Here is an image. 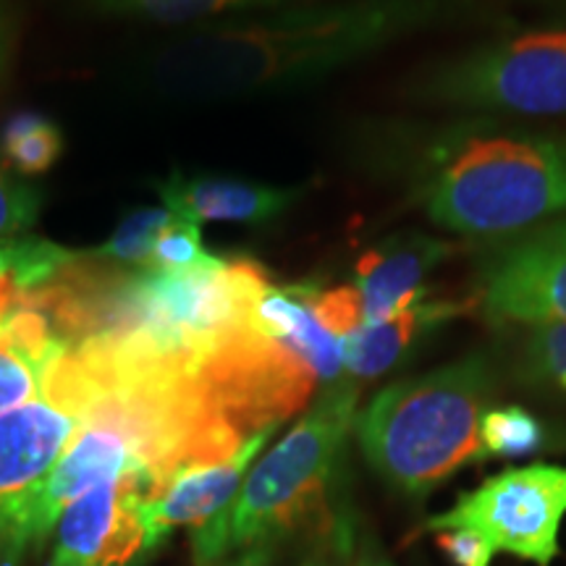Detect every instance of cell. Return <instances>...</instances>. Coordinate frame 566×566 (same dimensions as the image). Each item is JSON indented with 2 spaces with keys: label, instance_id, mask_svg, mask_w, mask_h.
Masks as SVG:
<instances>
[{
  "label": "cell",
  "instance_id": "cell-1",
  "mask_svg": "<svg viewBox=\"0 0 566 566\" xmlns=\"http://www.w3.org/2000/svg\"><path fill=\"white\" fill-rule=\"evenodd\" d=\"M472 0H338L286 6L263 17L197 27L153 53V90L181 101H221L294 90L443 24Z\"/></svg>",
  "mask_w": 566,
  "mask_h": 566
},
{
  "label": "cell",
  "instance_id": "cell-2",
  "mask_svg": "<svg viewBox=\"0 0 566 566\" xmlns=\"http://www.w3.org/2000/svg\"><path fill=\"white\" fill-rule=\"evenodd\" d=\"M412 192L438 229L504 242L566 218V134L457 124L417 155Z\"/></svg>",
  "mask_w": 566,
  "mask_h": 566
},
{
  "label": "cell",
  "instance_id": "cell-3",
  "mask_svg": "<svg viewBox=\"0 0 566 566\" xmlns=\"http://www.w3.org/2000/svg\"><path fill=\"white\" fill-rule=\"evenodd\" d=\"M493 396L483 354L396 380L357 415L359 449L388 485L424 495L459 470L488 459L480 422Z\"/></svg>",
  "mask_w": 566,
  "mask_h": 566
},
{
  "label": "cell",
  "instance_id": "cell-4",
  "mask_svg": "<svg viewBox=\"0 0 566 566\" xmlns=\"http://www.w3.org/2000/svg\"><path fill=\"white\" fill-rule=\"evenodd\" d=\"M357 399L354 380L323 388L307 415L252 464L231 506L197 527V562L218 564L233 551L265 546L321 512L357 424Z\"/></svg>",
  "mask_w": 566,
  "mask_h": 566
},
{
  "label": "cell",
  "instance_id": "cell-5",
  "mask_svg": "<svg viewBox=\"0 0 566 566\" xmlns=\"http://www.w3.org/2000/svg\"><path fill=\"white\" fill-rule=\"evenodd\" d=\"M415 101L522 118L566 116V27L485 40L417 80Z\"/></svg>",
  "mask_w": 566,
  "mask_h": 566
},
{
  "label": "cell",
  "instance_id": "cell-6",
  "mask_svg": "<svg viewBox=\"0 0 566 566\" xmlns=\"http://www.w3.org/2000/svg\"><path fill=\"white\" fill-rule=\"evenodd\" d=\"M92 391V367L71 344L42 394L0 415V541L9 546L19 514L82 428Z\"/></svg>",
  "mask_w": 566,
  "mask_h": 566
},
{
  "label": "cell",
  "instance_id": "cell-7",
  "mask_svg": "<svg viewBox=\"0 0 566 566\" xmlns=\"http://www.w3.org/2000/svg\"><path fill=\"white\" fill-rule=\"evenodd\" d=\"M566 516V464L512 467L464 493L449 512L430 516L424 530L470 527L504 554L551 566Z\"/></svg>",
  "mask_w": 566,
  "mask_h": 566
},
{
  "label": "cell",
  "instance_id": "cell-8",
  "mask_svg": "<svg viewBox=\"0 0 566 566\" xmlns=\"http://www.w3.org/2000/svg\"><path fill=\"white\" fill-rule=\"evenodd\" d=\"M478 302L499 325L566 323V218L488 247Z\"/></svg>",
  "mask_w": 566,
  "mask_h": 566
},
{
  "label": "cell",
  "instance_id": "cell-9",
  "mask_svg": "<svg viewBox=\"0 0 566 566\" xmlns=\"http://www.w3.org/2000/svg\"><path fill=\"white\" fill-rule=\"evenodd\" d=\"M147 475H126L82 493L63 509L51 566H132L153 551L145 501Z\"/></svg>",
  "mask_w": 566,
  "mask_h": 566
},
{
  "label": "cell",
  "instance_id": "cell-10",
  "mask_svg": "<svg viewBox=\"0 0 566 566\" xmlns=\"http://www.w3.org/2000/svg\"><path fill=\"white\" fill-rule=\"evenodd\" d=\"M273 430L275 428H268L250 436L229 457L181 467L176 475L168 478L160 491L145 501V520L150 527L153 546H158L176 527H202L212 516L226 512L242 491L247 472L258 462V454Z\"/></svg>",
  "mask_w": 566,
  "mask_h": 566
},
{
  "label": "cell",
  "instance_id": "cell-11",
  "mask_svg": "<svg viewBox=\"0 0 566 566\" xmlns=\"http://www.w3.org/2000/svg\"><path fill=\"white\" fill-rule=\"evenodd\" d=\"M163 208L192 223L268 226L292 210L304 189L271 187L237 176L171 174L153 184Z\"/></svg>",
  "mask_w": 566,
  "mask_h": 566
},
{
  "label": "cell",
  "instance_id": "cell-12",
  "mask_svg": "<svg viewBox=\"0 0 566 566\" xmlns=\"http://www.w3.org/2000/svg\"><path fill=\"white\" fill-rule=\"evenodd\" d=\"M451 254V247L424 233H399L367 250L354 265L365 325L388 321L424 296V279Z\"/></svg>",
  "mask_w": 566,
  "mask_h": 566
},
{
  "label": "cell",
  "instance_id": "cell-13",
  "mask_svg": "<svg viewBox=\"0 0 566 566\" xmlns=\"http://www.w3.org/2000/svg\"><path fill=\"white\" fill-rule=\"evenodd\" d=\"M71 344L40 296L19 310L0 328V415L40 396L48 373Z\"/></svg>",
  "mask_w": 566,
  "mask_h": 566
},
{
  "label": "cell",
  "instance_id": "cell-14",
  "mask_svg": "<svg viewBox=\"0 0 566 566\" xmlns=\"http://www.w3.org/2000/svg\"><path fill=\"white\" fill-rule=\"evenodd\" d=\"M464 313L459 302H430L428 296L409 304L388 321L363 325L344 338V373L352 378H378L399 365L424 336L443 328Z\"/></svg>",
  "mask_w": 566,
  "mask_h": 566
},
{
  "label": "cell",
  "instance_id": "cell-15",
  "mask_svg": "<svg viewBox=\"0 0 566 566\" xmlns=\"http://www.w3.org/2000/svg\"><path fill=\"white\" fill-rule=\"evenodd\" d=\"M76 252L38 237H17L0 242V328L19 310L30 307L66 268Z\"/></svg>",
  "mask_w": 566,
  "mask_h": 566
},
{
  "label": "cell",
  "instance_id": "cell-16",
  "mask_svg": "<svg viewBox=\"0 0 566 566\" xmlns=\"http://www.w3.org/2000/svg\"><path fill=\"white\" fill-rule=\"evenodd\" d=\"M300 0H84V9L105 19H137L153 24H197L226 13H260L296 6Z\"/></svg>",
  "mask_w": 566,
  "mask_h": 566
},
{
  "label": "cell",
  "instance_id": "cell-17",
  "mask_svg": "<svg viewBox=\"0 0 566 566\" xmlns=\"http://www.w3.org/2000/svg\"><path fill=\"white\" fill-rule=\"evenodd\" d=\"M63 155V132L40 111H19L0 126V160L19 179H38Z\"/></svg>",
  "mask_w": 566,
  "mask_h": 566
},
{
  "label": "cell",
  "instance_id": "cell-18",
  "mask_svg": "<svg viewBox=\"0 0 566 566\" xmlns=\"http://www.w3.org/2000/svg\"><path fill=\"white\" fill-rule=\"evenodd\" d=\"M176 221L179 216L168 208H139L116 226L108 242L87 254L95 263L113 268V271L150 273L155 244Z\"/></svg>",
  "mask_w": 566,
  "mask_h": 566
},
{
  "label": "cell",
  "instance_id": "cell-19",
  "mask_svg": "<svg viewBox=\"0 0 566 566\" xmlns=\"http://www.w3.org/2000/svg\"><path fill=\"white\" fill-rule=\"evenodd\" d=\"M520 342L522 380L543 391L566 396V323L525 325Z\"/></svg>",
  "mask_w": 566,
  "mask_h": 566
},
{
  "label": "cell",
  "instance_id": "cell-20",
  "mask_svg": "<svg viewBox=\"0 0 566 566\" xmlns=\"http://www.w3.org/2000/svg\"><path fill=\"white\" fill-rule=\"evenodd\" d=\"M543 424L522 407H491L480 422V441L488 457L520 459L543 446Z\"/></svg>",
  "mask_w": 566,
  "mask_h": 566
},
{
  "label": "cell",
  "instance_id": "cell-21",
  "mask_svg": "<svg viewBox=\"0 0 566 566\" xmlns=\"http://www.w3.org/2000/svg\"><path fill=\"white\" fill-rule=\"evenodd\" d=\"M42 195L38 187L19 179L0 160V242L24 237L38 221Z\"/></svg>",
  "mask_w": 566,
  "mask_h": 566
},
{
  "label": "cell",
  "instance_id": "cell-22",
  "mask_svg": "<svg viewBox=\"0 0 566 566\" xmlns=\"http://www.w3.org/2000/svg\"><path fill=\"white\" fill-rule=\"evenodd\" d=\"M216 254H210L202 244L200 226L179 218L171 229L158 239L153 252V271L150 273H171V271H189V268L205 265Z\"/></svg>",
  "mask_w": 566,
  "mask_h": 566
},
{
  "label": "cell",
  "instance_id": "cell-23",
  "mask_svg": "<svg viewBox=\"0 0 566 566\" xmlns=\"http://www.w3.org/2000/svg\"><path fill=\"white\" fill-rule=\"evenodd\" d=\"M310 304H313V313L323 328L342 342L365 325L363 300L352 283L334 289L310 286Z\"/></svg>",
  "mask_w": 566,
  "mask_h": 566
},
{
  "label": "cell",
  "instance_id": "cell-24",
  "mask_svg": "<svg viewBox=\"0 0 566 566\" xmlns=\"http://www.w3.org/2000/svg\"><path fill=\"white\" fill-rule=\"evenodd\" d=\"M438 548L457 566H491L495 548L485 535L470 527H451L438 533Z\"/></svg>",
  "mask_w": 566,
  "mask_h": 566
},
{
  "label": "cell",
  "instance_id": "cell-25",
  "mask_svg": "<svg viewBox=\"0 0 566 566\" xmlns=\"http://www.w3.org/2000/svg\"><path fill=\"white\" fill-rule=\"evenodd\" d=\"M13 42H17V27H13V17L9 6L0 0V90H3L6 80H9V69L13 59Z\"/></svg>",
  "mask_w": 566,
  "mask_h": 566
},
{
  "label": "cell",
  "instance_id": "cell-26",
  "mask_svg": "<svg viewBox=\"0 0 566 566\" xmlns=\"http://www.w3.org/2000/svg\"><path fill=\"white\" fill-rule=\"evenodd\" d=\"M223 566H265V556L260 554V551H250L244 558H239V562L233 564H223Z\"/></svg>",
  "mask_w": 566,
  "mask_h": 566
},
{
  "label": "cell",
  "instance_id": "cell-27",
  "mask_svg": "<svg viewBox=\"0 0 566 566\" xmlns=\"http://www.w3.org/2000/svg\"><path fill=\"white\" fill-rule=\"evenodd\" d=\"M359 566H391L386 562V558H380V556H367V558H363V562H359Z\"/></svg>",
  "mask_w": 566,
  "mask_h": 566
}]
</instances>
